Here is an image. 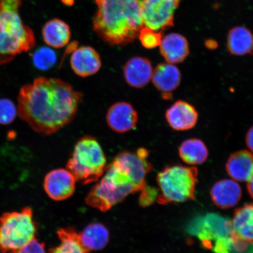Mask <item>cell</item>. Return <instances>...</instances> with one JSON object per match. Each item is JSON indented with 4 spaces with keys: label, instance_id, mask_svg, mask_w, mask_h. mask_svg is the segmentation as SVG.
Instances as JSON below:
<instances>
[{
    "label": "cell",
    "instance_id": "cell-21",
    "mask_svg": "<svg viewBox=\"0 0 253 253\" xmlns=\"http://www.w3.org/2000/svg\"><path fill=\"white\" fill-rule=\"evenodd\" d=\"M82 244L88 251H98L108 244L110 233L108 229L100 223H92L79 233Z\"/></svg>",
    "mask_w": 253,
    "mask_h": 253
},
{
    "label": "cell",
    "instance_id": "cell-3",
    "mask_svg": "<svg viewBox=\"0 0 253 253\" xmlns=\"http://www.w3.org/2000/svg\"><path fill=\"white\" fill-rule=\"evenodd\" d=\"M97 10L93 19L95 33L112 45L125 46L138 37L142 22L140 0H94Z\"/></svg>",
    "mask_w": 253,
    "mask_h": 253
},
{
    "label": "cell",
    "instance_id": "cell-18",
    "mask_svg": "<svg viewBox=\"0 0 253 253\" xmlns=\"http://www.w3.org/2000/svg\"><path fill=\"white\" fill-rule=\"evenodd\" d=\"M227 47L235 56L253 55V34L245 27L237 26L227 35Z\"/></svg>",
    "mask_w": 253,
    "mask_h": 253
},
{
    "label": "cell",
    "instance_id": "cell-31",
    "mask_svg": "<svg viewBox=\"0 0 253 253\" xmlns=\"http://www.w3.org/2000/svg\"><path fill=\"white\" fill-rule=\"evenodd\" d=\"M61 1L66 5H72L75 2V0H61Z\"/></svg>",
    "mask_w": 253,
    "mask_h": 253
},
{
    "label": "cell",
    "instance_id": "cell-23",
    "mask_svg": "<svg viewBox=\"0 0 253 253\" xmlns=\"http://www.w3.org/2000/svg\"><path fill=\"white\" fill-rule=\"evenodd\" d=\"M57 235L61 243L49 249V253H90L82 244L79 233L72 227L60 229Z\"/></svg>",
    "mask_w": 253,
    "mask_h": 253
},
{
    "label": "cell",
    "instance_id": "cell-22",
    "mask_svg": "<svg viewBox=\"0 0 253 253\" xmlns=\"http://www.w3.org/2000/svg\"><path fill=\"white\" fill-rule=\"evenodd\" d=\"M181 160L188 165H200L207 161L208 150L204 142L198 138H191L183 141L179 148Z\"/></svg>",
    "mask_w": 253,
    "mask_h": 253
},
{
    "label": "cell",
    "instance_id": "cell-14",
    "mask_svg": "<svg viewBox=\"0 0 253 253\" xmlns=\"http://www.w3.org/2000/svg\"><path fill=\"white\" fill-rule=\"evenodd\" d=\"M240 186L232 179H223L216 182L211 189V200L217 207L229 209L235 207L242 198Z\"/></svg>",
    "mask_w": 253,
    "mask_h": 253
},
{
    "label": "cell",
    "instance_id": "cell-1",
    "mask_svg": "<svg viewBox=\"0 0 253 253\" xmlns=\"http://www.w3.org/2000/svg\"><path fill=\"white\" fill-rule=\"evenodd\" d=\"M82 94L58 78H37L21 88L18 113L35 131L50 135L75 118Z\"/></svg>",
    "mask_w": 253,
    "mask_h": 253
},
{
    "label": "cell",
    "instance_id": "cell-27",
    "mask_svg": "<svg viewBox=\"0 0 253 253\" xmlns=\"http://www.w3.org/2000/svg\"><path fill=\"white\" fill-rule=\"evenodd\" d=\"M139 203L142 207H147L151 205L157 199L158 195V189L145 185L141 190Z\"/></svg>",
    "mask_w": 253,
    "mask_h": 253
},
{
    "label": "cell",
    "instance_id": "cell-15",
    "mask_svg": "<svg viewBox=\"0 0 253 253\" xmlns=\"http://www.w3.org/2000/svg\"><path fill=\"white\" fill-rule=\"evenodd\" d=\"M160 46L161 55L167 62L172 64L184 61L189 54L188 41L179 34L167 35L163 38Z\"/></svg>",
    "mask_w": 253,
    "mask_h": 253
},
{
    "label": "cell",
    "instance_id": "cell-29",
    "mask_svg": "<svg viewBox=\"0 0 253 253\" xmlns=\"http://www.w3.org/2000/svg\"><path fill=\"white\" fill-rule=\"evenodd\" d=\"M246 142L250 151L252 153H253V126L247 132Z\"/></svg>",
    "mask_w": 253,
    "mask_h": 253
},
{
    "label": "cell",
    "instance_id": "cell-30",
    "mask_svg": "<svg viewBox=\"0 0 253 253\" xmlns=\"http://www.w3.org/2000/svg\"><path fill=\"white\" fill-rule=\"evenodd\" d=\"M248 182V186H248V191L250 195L253 199V176Z\"/></svg>",
    "mask_w": 253,
    "mask_h": 253
},
{
    "label": "cell",
    "instance_id": "cell-25",
    "mask_svg": "<svg viewBox=\"0 0 253 253\" xmlns=\"http://www.w3.org/2000/svg\"><path fill=\"white\" fill-rule=\"evenodd\" d=\"M139 39L145 48L154 49L160 46L163 39V33L155 31L146 27H144L139 33Z\"/></svg>",
    "mask_w": 253,
    "mask_h": 253
},
{
    "label": "cell",
    "instance_id": "cell-26",
    "mask_svg": "<svg viewBox=\"0 0 253 253\" xmlns=\"http://www.w3.org/2000/svg\"><path fill=\"white\" fill-rule=\"evenodd\" d=\"M18 110L11 100L0 99V125L11 124L17 117Z\"/></svg>",
    "mask_w": 253,
    "mask_h": 253
},
{
    "label": "cell",
    "instance_id": "cell-2",
    "mask_svg": "<svg viewBox=\"0 0 253 253\" xmlns=\"http://www.w3.org/2000/svg\"><path fill=\"white\" fill-rule=\"evenodd\" d=\"M148 156L149 152L144 148L117 155L107 165L102 178L88 193L85 199L86 204L106 211L128 195L140 192L147 185V175L153 169Z\"/></svg>",
    "mask_w": 253,
    "mask_h": 253
},
{
    "label": "cell",
    "instance_id": "cell-17",
    "mask_svg": "<svg viewBox=\"0 0 253 253\" xmlns=\"http://www.w3.org/2000/svg\"><path fill=\"white\" fill-rule=\"evenodd\" d=\"M152 81L158 90L164 94H169L176 89L181 84V72L172 63H160L153 71Z\"/></svg>",
    "mask_w": 253,
    "mask_h": 253
},
{
    "label": "cell",
    "instance_id": "cell-12",
    "mask_svg": "<svg viewBox=\"0 0 253 253\" xmlns=\"http://www.w3.org/2000/svg\"><path fill=\"white\" fill-rule=\"evenodd\" d=\"M72 70L82 78L96 74L102 66L100 56L91 46H81L76 49L71 58Z\"/></svg>",
    "mask_w": 253,
    "mask_h": 253
},
{
    "label": "cell",
    "instance_id": "cell-6",
    "mask_svg": "<svg viewBox=\"0 0 253 253\" xmlns=\"http://www.w3.org/2000/svg\"><path fill=\"white\" fill-rule=\"evenodd\" d=\"M197 168L173 166L158 173L157 201L161 205L182 203L195 198L198 181Z\"/></svg>",
    "mask_w": 253,
    "mask_h": 253
},
{
    "label": "cell",
    "instance_id": "cell-24",
    "mask_svg": "<svg viewBox=\"0 0 253 253\" xmlns=\"http://www.w3.org/2000/svg\"><path fill=\"white\" fill-rule=\"evenodd\" d=\"M56 53L48 47H41L34 53L33 61L35 66L41 71L53 67L56 62Z\"/></svg>",
    "mask_w": 253,
    "mask_h": 253
},
{
    "label": "cell",
    "instance_id": "cell-20",
    "mask_svg": "<svg viewBox=\"0 0 253 253\" xmlns=\"http://www.w3.org/2000/svg\"><path fill=\"white\" fill-rule=\"evenodd\" d=\"M42 36L47 45L58 49L68 45L71 40V32L69 25L64 21L55 18L44 25Z\"/></svg>",
    "mask_w": 253,
    "mask_h": 253
},
{
    "label": "cell",
    "instance_id": "cell-8",
    "mask_svg": "<svg viewBox=\"0 0 253 253\" xmlns=\"http://www.w3.org/2000/svg\"><path fill=\"white\" fill-rule=\"evenodd\" d=\"M181 0H140L144 27L161 32L173 26L174 15Z\"/></svg>",
    "mask_w": 253,
    "mask_h": 253
},
{
    "label": "cell",
    "instance_id": "cell-7",
    "mask_svg": "<svg viewBox=\"0 0 253 253\" xmlns=\"http://www.w3.org/2000/svg\"><path fill=\"white\" fill-rule=\"evenodd\" d=\"M37 234L33 210L5 213L0 216V252L7 253L27 244Z\"/></svg>",
    "mask_w": 253,
    "mask_h": 253
},
{
    "label": "cell",
    "instance_id": "cell-10",
    "mask_svg": "<svg viewBox=\"0 0 253 253\" xmlns=\"http://www.w3.org/2000/svg\"><path fill=\"white\" fill-rule=\"evenodd\" d=\"M138 113L128 103L121 102L113 104L107 111L106 121L113 131L125 133L135 127Z\"/></svg>",
    "mask_w": 253,
    "mask_h": 253
},
{
    "label": "cell",
    "instance_id": "cell-5",
    "mask_svg": "<svg viewBox=\"0 0 253 253\" xmlns=\"http://www.w3.org/2000/svg\"><path fill=\"white\" fill-rule=\"evenodd\" d=\"M106 157L99 141L93 136L85 135L76 143L66 169L82 184L98 181L107 166Z\"/></svg>",
    "mask_w": 253,
    "mask_h": 253
},
{
    "label": "cell",
    "instance_id": "cell-9",
    "mask_svg": "<svg viewBox=\"0 0 253 253\" xmlns=\"http://www.w3.org/2000/svg\"><path fill=\"white\" fill-rule=\"evenodd\" d=\"M77 182L75 177L67 169H55L46 174L43 187L50 199L61 201L74 194Z\"/></svg>",
    "mask_w": 253,
    "mask_h": 253
},
{
    "label": "cell",
    "instance_id": "cell-13",
    "mask_svg": "<svg viewBox=\"0 0 253 253\" xmlns=\"http://www.w3.org/2000/svg\"><path fill=\"white\" fill-rule=\"evenodd\" d=\"M153 68L151 62L143 57L136 56L128 60L124 67V76L129 86L140 88L152 80Z\"/></svg>",
    "mask_w": 253,
    "mask_h": 253
},
{
    "label": "cell",
    "instance_id": "cell-4",
    "mask_svg": "<svg viewBox=\"0 0 253 253\" xmlns=\"http://www.w3.org/2000/svg\"><path fill=\"white\" fill-rule=\"evenodd\" d=\"M22 0H0V65L29 51L36 45L34 32L19 14Z\"/></svg>",
    "mask_w": 253,
    "mask_h": 253
},
{
    "label": "cell",
    "instance_id": "cell-28",
    "mask_svg": "<svg viewBox=\"0 0 253 253\" xmlns=\"http://www.w3.org/2000/svg\"><path fill=\"white\" fill-rule=\"evenodd\" d=\"M7 253H46L45 246L42 242H40L36 238L31 240L27 244L20 249Z\"/></svg>",
    "mask_w": 253,
    "mask_h": 253
},
{
    "label": "cell",
    "instance_id": "cell-11",
    "mask_svg": "<svg viewBox=\"0 0 253 253\" xmlns=\"http://www.w3.org/2000/svg\"><path fill=\"white\" fill-rule=\"evenodd\" d=\"M166 118L174 130L186 131L194 128L198 120V113L191 104L177 101L167 110Z\"/></svg>",
    "mask_w": 253,
    "mask_h": 253
},
{
    "label": "cell",
    "instance_id": "cell-19",
    "mask_svg": "<svg viewBox=\"0 0 253 253\" xmlns=\"http://www.w3.org/2000/svg\"><path fill=\"white\" fill-rule=\"evenodd\" d=\"M235 235L241 241L253 244V204L237 209L232 222Z\"/></svg>",
    "mask_w": 253,
    "mask_h": 253
},
{
    "label": "cell",
    "instance_id": "cell-16",
    "mask_svg": "<svg viewBox=\"0 0 253 253\" xmlns=\"http://www.w3.org/2000/svg\"><path fill=\"white\" fill-rule=\"evenodd\" d=\"M226 168L235 181L248 182L253 176V155L248 150L236 151L229 157Z\"/></svg>",
    "mask_w": 253,
    "mask_h": 253
}]
</instances>
